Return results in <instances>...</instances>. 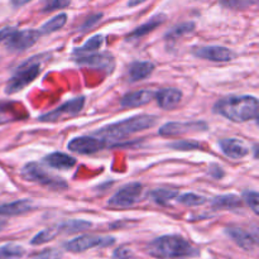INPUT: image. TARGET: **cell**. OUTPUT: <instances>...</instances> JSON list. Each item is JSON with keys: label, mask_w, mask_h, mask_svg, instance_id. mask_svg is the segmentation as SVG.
<instances>
[{"label": "cell", "mask_w": 259, "mask_h": 259, "mask_svg": "<svg viewBox=\"0 0 259 259\" xmlns=\"http://www.w3.org/2000/svg\"><path fill=\"white\" fill-rule=\"evenodd\" d=\"M220 3L230 9H245L253 4L252 0H219Z\"/></svg>", "instance_id": "1f68e13d"}, {"label": "cell", "mask_w": 259, "mask_h": 259, "mask_svg": "<svg viewBox=\"0 0 259 259\" xmlns=\"http://www.w3.org/2000/svg\"><path fill=\"white\" fill-rule=\"evenodd\" d=\"M22 176L27 181L38 183L41 186H46V187L53 188V190H63L67 187V183L60 177L53 176L46 171L41 165L35 162L27 163L22 170Z\"/></svg>", "instance_id": "277c9868"}, {"label": "cell", "mask_w": 259, "mask_h": 259, "mask_svg": "<svg viewBox=\"0 0 259 259\" xmlns=\"http://www.w3.org/2000/svg\"><path fill=\"white\" fill-rule=\"evenodd\" d=\"M225 233L228 234L231 239L240 248H243L244 251H253L254 247H256V239L251 234L243 230V229L236 228V226H230V228L225 229Z\"/></svg>", "instance_id": "e0dca14e"}, {"label": "cell", "mask_w": 259, "mask_h": 259, "mask_svg": "<svg viewBox=\"0 0 259 259\" xmlns=\"http://www.w3.org/2000/svg\"><path fill=\"white\" fill-rule=\"evenodd\" d=\"M177 196H178V192L176 190H167V188H158L152 192L153 200L160 205H167L168 202Z\"/></svg>", "instance_id": "4316f807"}, {"label": "cell", "mask_w": 259, "mask_h": 259, "mask_svg": "<svg viewBox=\"0 0 259 259\" xmlns=\"http://www.w3.org/2000/svg\"><path fill=\"white\" fill-rule=\"evenodd\" d=\"M258 99L251 95L230 96L219 100L214 105V113L235 123H244L258 118Z\"/></svg>", "instance_id": "6da1fadb"}, {"label": "cell", "mask_w": 259, "mask_h": 259, "mask_svg": "<svg viewBox=\"0 0 259 259\" xmlns=\"http://www.w3.org/2000/svg\"><path fill=\"white\" fill-rule=\"evenodd\" d=\"M208 129V126L202 122H171L166 123L160 128V134L163 137H176L187 133H196Z\"/></svg>", "instance_id": "8fae6325"}, {"label": "cell", "mask_w": 259, "mask_h": 259, "mask_svg": "<svg viewBox=\"0 0 259 259\" xmlns=\"http://www.w3.org/2000/svg\"><path fill=\"white\" fill-rule=\"evenodd\" d=\"M62 253L57 249H46V251L41 252L40 254L35 257L33 259H61Z\"/></svg>", "instance_id": "836d02e7"}, {"label": "cell", "mask_w": 259, "mask_h": 259, "mask_svg": "<svg viewBox=\"0 0 259 259\" xmlns=\"http://www.w3.org/2000/svg\"><path fill=\"white\" fill-rule=\"evenodd\" d=\"M154 71V65L148 61H137L133 62L129 66L128 75L130 81L135 83V81H140L151 76L152 72Z\"/></svg>", "instance_id": "ac0fdd59"}, {"label": "cell", "mask_w": 259, "mask_h": 259, "mask_svg": "<svg viewBox=\"0 0 259 259\" xmlns=\"http://www.w3.org/2000/svg\"><path fill=\"white\" fill-rule=\"evenodd\" d=\"M254 157L258 158V145H254Z\"/></svg>", "instance_id": "b9f144b4"}, {"label": "cell", "mask_w": 259, "mask_h": 259, "mask_svg": "<svg viewBox=\"0 0 259 259\" xmlns=\"http://www.w3.org/2000/svg\"><path fill=\"white\" fill-rule=\"evenodd\" d=\"M14 31H15V29L13 28V27H5V28L0 29V43L5 42L6 38L12 35Z\"/></svg>", "instance_id": "74e56055"}, {"label": "cell", "mask_w": 259, "mask_h": 259, "mask_svg": "<svg viewBox=\"0 0 259 259\" xmlns=\"http://www.w3.org/2000/svg\"><path fill=\"white\" fill-rule=\"evenodd\" d=\"M165 20H166L165 14L154 15V17H152L151 19L147 22V23L142 24V26L138 27V28L133 32V33H130L129 38H130V40H137V38H140V37H143V36L148 35V33H151L152 31H154L156 28H158L161 24L165 23Z\"/></svg>", "instance_id": "44dd1931"}, {"label": "cell", "mask_w": 259, "mask_h": 259, "mask_svg": "<svg viewBox=\"0 0 259 259\" xmlns=\"http://www.w3.org/2000/svg\"><path fill=\"white\" fill-rule=\"evenodd\" d=\"M156 122L157 117H154V115H135V117L128 118V119H124L122 122L113 123L110 126L104 127V128L99 129L95 133V135L108 144V142H111V140L113 142L122 140L131 135V134L152 128L156 124Z\"/></svg>", "instance_id": "7a4b0ae2"}, {"label": "cell", "mask_w": 259, "mask_h": 259, "mask_svg": "<svg viewBox=\"0 0 259 259\" xmlns=\"http://www.w3.org/2000/svg\"><path fill=\"white\" fill-rule=\"evenodd\" d=\"M33 204L31 200H18L14 202H9V204H4L0 205V215L3 216H15V215H22V214L27 213V211L32 210Z\"/></svg>", "instance_id": "d6986e66"}, {"label": "cell", "mask_w": 259, "mask_h": 259, "mask_svg": "<svg viewBox=\"0 0 259 259\" xmlns=\"http://www.w3.org/2000/svg\"><path fill=\"white\" fill-rule=\"evenodd\" d=\"M115 239L111 236H99V235H81L75 239L70 240L65 244L66 251L72 253H81L87 249L95 247H108L114 244Z\"/></svg>", "instance_id": "ba28073f"}, {"label": "cell", "mask_w": 259, "mask_h": 259, "mask_svg": "<svg viewBox=\"0 0 259 259\" xmlns=\"http://www.w3.org/2000/svg\"><path fill=\"white\" fill-rule=\"evenodd\" d=\"M194 54L196 57L213 61V62H229L235 57V53L233 51H230L226 47L219 46L197 47L194 49Z\"/></svg>", "instance_id": "4fadbf2b"}, {"label": "cell", "mask_w": 259, "mask_h": 259, "mask_svg": "<svg viewBox=\"0 0 259 259\" xmlns=\"http://www.w3.org/2000/svg\"><path fill=\"white\" fill-rule=\"evenodd\" d=\"M143 194V186L138 182L129 183V185L123 186L119 191H117L113 196L109 199L108 205L110 208L126 209L135 205L138 201H140V197Z\"/></svg>", "instance_id": "8992f818"}, {"label": "cell", "mask_w": 259, "mask_h": 259, "mask_svg": "<svg viewBox=\"0 0 259 259\" xmlns=\"http://www.w3.org/2000/svg\"><path fill=\"white\" fill-rule=\"evenodd\" d=\"M156 100L158 106L165 110H172V109L176 108L181 100H182V92L179 91L178 88L174 87H168V88H162L160 91L157 92Z\"/></svg>", "instance_id": "9a60e30c"}, {"label": "cell", "mask_w": 259, "mask_h": 259, "mask_svg": "<svg viewBox=\"0 0 259 259\" xmlns=\"http://www.w3.org/2000/svg\"><path fill=\"white\" fill-rule=\"evenodd\" d=\"M106 143L97 137H77L70 140L67 148L74 153L92 154L103 149Z\"/></svg>", "instance_id": "7c38bea8"}, {"label": "cell", "mask_w": 259, "mask_h": 259, "mask_svg": "<svg viewBox=\"0 0 259 259\" xmlns=\"http://www.w3.org/2000/svg\"><path fill=\"white\" fill-rule=\"evenodd\" d=\"M177 201H178L179 204H182V205L192 208V206L204 205L206 202V199L204 196H200V195L188 192V194H183L181 195V196H177Z\"/></svg>", "instance_id": "f546056e"}, {"label": "cell", "mask_w": 259, "mask_h": 259, "mask_svg": "<svg viewBox=\"0 0 259 259\" xmlns=\"http://www.w3.org/2000/svg\"><path fill=\"white\" fill-rule=\"evenodd\" d=\"M219 145L222 153L233 160H240L249 152V148L245 145V143L236 138H225L220 140Z\"/></svg>", "instance_id": "5bb4252c"}, {"label": "cell", "mask_w": 259, "mask_h": 259, "mask_svg": "<svg viewBox=\"0 0 259 259\" xmlns=\"http://www.w3.org/2000/svg\"><path fill=\"white\" fill-rule=\"evenodd\" d=\"M194 22H185V23H181L178 24V26L173 27V28L166 35V37H167L168 40H176V38L182 37V36H186L188 35V33H191V32H194Z\"/></svg>", "instance_id": "83f0119b"}, {"label": "cell", "mask_w": 259, "mask_h": 259, "mask_svg": "<svg viewBox=\"0 0 259 259\" xmlns=\"http://www.w3.org/2000/svg\"><path fill=\"white\" fill-rule=\"evenodd\" d=\"M13 4V6H15V8H19V6H23L26 5V4H28L29 1H32V0H10Z\"/></svg>", "instance_id": "f35d334b"}, {"label": "cell", "mask_w": 259, "mask_h": 259, "mask_svg": "<svg viewBox=\"0 0 259 259\" xmlns=\"http://www.w3.org/2000/svg\"><path fill=\"white\" fill-rule=\"evenodd\" d=\"M84 105H85V97H75V99L70 100L63 105L58 106L57 109H54L53 111H49L47 114L40 117V122L42 123H56L61 122V120L70 119L74 118L83 110Z\"/></svg>", "instance_id": "52a82bcc"}, {"label": "cell", "mask_w": 259, "mask_h": 259, "mask_svg": "<svg viewBox=\"0 0 259 259\" xmlns=\"http://www.w3.org/2000/svg\"><path fill=\"white\" fill-rule=\"evenodd\" d=\"M144 1H147V0H129L128 6L129 8H134V6H138L140 5V4H143Z\"/></svg>", "instance_id": "ab89813d"}, {"label": "cell", "mask_w": 259, "mask_h": 259, "mask_svg": "<svg viewBox=\"0 0 259 259\" xmlns=\"http://www.w3.org/2000/svg\"><path fill=\"white\" fill-rule=\"evenodd\" d=\"M40 38V33L35 29L14 31L6 38V48L13 52H22L31 48Z\"/></svg>", "instance_id": "9c48e42d"}, {"label": "cell", "mask_w": 259, "mask_h": 259, "mask_svg": "<svg viewBox=\"0 0 259 259\" xmlns=\"http://www.w3.org/2000/svg\"><path fill=\"white\" fill-rule=\"evenodd\" d=\"M58 233H60V230H58L57 226H54V228L44 229V230L40 231V233H38L37 235H36L35 238L31 240V244L32 245H41V244H44V243L51 242L52 239L56 238V235H57Z\"/></svg>", "instance_id": "f1b7e54d"}, {"label": "cell", "mask_w": 259, "mask_h": 259, "mask_svg": "<svg viewBox=\"0 0 259 259\" xmlns=\"http://www.w3.org/2000/svg\"><path fill=\"white\" fill-rule=\"evenodd\" d=\"M77 65L83 66V67H87V69L94 70H103L105 72H113L115 67V60L113 57V54L108 53V52H103V53H88L80 56L76 60Z\"/></svg>", "instance_id": "30bf717a"}, {"label": "cell", "mask_w": 259, "mask_h": 259, "mask_svg": "<svg viewBox=\"0 0 259 259\" xmlns=\"http://www.w3.org/2000/svg\"><path fill=\"white\" fill-rule=\"evenodd\" d=\"M244 201L247 202V205L253 210L254 214L259 213V195L257 191H245L243 194Z\"/></svg>", "instance_id": "4dcf8cb0"}, {"label": "cell", "mask_w": 259, "mask_h": 259, "mask_svg": "<svg viewBox=\"0 0 259 259\" xmlns=\"http://www.w3.org/2000/svg\"><path fill=\"white\" fill-rule=\"evenodd\" d=\"M44 162L52 168H57V170H69L76 165V160L74 157L67 156L61 152H54V153L48 154L44 158Z\"/></svg>", "instance_id": "ffe728a7"}, {"label": "cell", "mask_w": 259, "mask_h": 259, "mask_svg": "<svg viewBox=\"0 0 259 259\" xmlns=\"http://www.w3.org/2000/svg\"><path fill=\"white\" fill-rule=\"evenodd\" d=\"M147 252L154 258L173 259L185 258L197 254L191 243L179 235H163L154 239L147 247Z\"/></svg>", "instance_id": "3957f363"}, {"label": "cell", "mask_w": 259, "mask_h": 259, "mask_svg": "<svg viewBox=\"0 0 259 259\" xmlns=\"http://www.w3.org/2000/svg\"><path fill=\"white\" fill-rule=\"evenodd\" d=\"M66 22H67V15L65 13H61V14H57L56 17H53L52 19H49L48 22L43 24L40 28V31H38V33H40V36L51 35L53 32L62 28L66 24Z\"/></svg>", "instance_id": "603a6c76"}, {"label": "cell", "mask_w": 259, "mask_h": 259, "mask_svg": "<svg viewBox=\"0 0 259 259\" xmlns=\"http://www.w3.org/2000/svg\"><path fill=\"white\" fill-rule=\"evenodd\" d=\"M242 206V200L235 195H220L213 200L214 209H236Z\"/></svg>", "instance_id": "7402d4cb"}, {"label": "cell", "mask_w": 259, "mask_h": 259, "mask_svg": "<svg viewBox=\"0 0 259 259\" xmlns=\"http://www.w3.org/2000/svg\"><path fill=\"white\" fill-rule=\"evenodd\" d=\"M57 228L58 230L63 231V233H77V231H83L91 228V222L85 221V220H69V221L58 225Z\"/></svg>", "instance_id": "d4e9b609"}, {"label": "cell", "mask_w": 259, "mask_h": 259, "mask_svg": "<svg viewBox=\"0 0 259 259\" xmlns=\"http://www.w3.org/2000/svg\"><path fill=\"white\" fill-rule=\"evenodd\" d=\"M101 17H103V14H95V15H91L90 18H87V19H86V22L84 23V26H83V31H86V29L92 28V27H94L100 19H101Z\"/></svg>", "instance_id": "8d00e7d4"}, {"label": "cell", "mask_w": 259, "mask_h": 259, "mask_svg": "<svg viewBox=\"0 0 259 259\" xmlns=\"http://www.w3.org/2000/svg\"><path fill=\"white\" fill-rule=\"evenodd\" d=\"M24 249L17 244H5L0 247V259H17L24 256Z\"/></svg>", "instance_id": "484cf974"}, {"label": "cell", "mask_w": 259, "mask_h": 259, "mask_svg": "<svg viewBox=\"0 0 259 259\" xmlns=\"http://www.w3.org/2000/svg\"><path fill=\"white\" fill-rule=\"evenodd\" d=\"M6 225H8V222H6V220L3 219V217H0V231L3 230V229L5 228Z\"/></svg>", "instance_id": "60d3db41"}, {"label": "cell", "mask_w": 259, "mask_h": 259, "mask_svg": "<svg viewBox=\"0 0 259 259\" xmlns=\"http://www.w3.org/2000/svg\"><path fill=\"white\" fill-rule=\"evenodd\" d=\"M172 148L178 149V151H194V149L200 148V144L195 142H187V140H182V142H177L171 144Z\"/></svg>", "instance_id": "e575fe53"}, {"label": "cell", "mask_w": 259, "mask_h": 259, "mask_svg": "<svg viewBox=\"0 0 259 259\" xmlns=\"http://www.w3.org/2000/svg\"><path fill=\"white\" fill-rule=\"evenodd\" d=\"M153 97L154 92L151 90H138V91L127 94L122 99L120 104L124 108H138V106H143L145 104L151 103Z\"/></svg>", "instance_id": "2e32d148"}, {"label": "cell", "mask_w": 259, "mask_h": 259, "mask_svg": "<svg viewBox=\"0 0 259 259\" xmlns=\"http://www.w3.org/2000/svg\"><path fill=\"white\" fill-rule=\"evenodd\" d=\"M72 0H51L44 8V12H53L57 9H63L71 4Z\"/></svg>", "instance_id": "d6a6232c"}, {"label": "cell", "mask_w": 259, "mask_h": 259, "mask_svg": "<svg viewBox=\"0 0 259 259\" xmlns=\"http://www.w3.org/2000/svg\"><path fill=\"white\" fill-rule=\"evenodd\" d=\"M131 256H133L131 251L126 247L118 248L117 251L114 252V258H118V259H128V258H131Z\"/></svg>", "instance_id": "d590c367"}, {"label": "cell", "mask_w": 259, "mask_h": 259, "mask_svg": "<svg viewBox=\"0 0 259 259\" xmlns=\"http://www.w3.org/2000/svg\"><path fill=\"white\" fill-rule=\"evenodd\" d=\"M41 74V65L36 57H32L31 61L23 63L18 67L17 72L12 77V80L9 81L5 87V92L9 95L15 94V92L23 90L27 85L35 81L38 75Z\"/></svg>", "instance_id": "5b68a950"}, {"label": "cell", "mask_w": 259, "mask_h": 259, "mask_svg": "<svg viewBox=\"0 0 259 259\" xmlns=\"http://www.w3.org/2000/svg\"><path fill=\"white\" fill-rule=\"evenodd\" d=\"M103 36L101 35H97V36H94V37H91L90 40L87 41V42L84 44V46L79 47V48L75 49V53L77 54V56H84V54H88V53H94L95 51H97V49L101 47V44H103Z\"/></svg>", "instance_id": "cb8c5ba5"}]
</instances>
